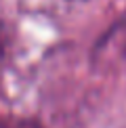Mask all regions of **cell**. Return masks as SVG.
<instances>
[{"label": "cell", "instance_id": "7a4b0ae2", "mask_svg": "<svg viewBox=\"0 0 126 128\" xmlns=\"http://www.w3.org/2000/svg\"><path fill=\"white\" fill-rule=\"evenodd\" d=\"M6 48H8V34H6V28L0 23V67L6 59Z\"/></svg>", "mask_w": 126, "mask_h": 128}, {"label": "cell", "instance_id": "3957f363", "mask_svg": "<svg viewBox=\"0 0 126 128\" xmlns=\"http://www.w3.org/2000/svg\"><path fill=\"white\" fill-rule=\"evenodd\" d=\"M124 55H126V42H124Z\"/></svg>", "mask_w": 126, "mask_h": 128}, {"label": "cell", "instance_id": "6da1fadb", "mask_svg": "<svg viewBox=\"0 0 126 128\" xmlns=\"http://www.w3.org/2000/svg\"><path fill=\"white\" fill-rule=\"evenodd\" d=\"M0 128H40L36 122L23 120V118H13V116H0Z\"/></svg>", "mask_w": 126, "mask_h": 128}]
</instances>
